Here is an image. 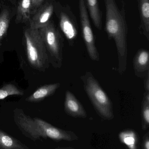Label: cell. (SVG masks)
<instances>
[{
  "mask_svg": "<svg viewBox=\"0 0 149 149\" xmlns=\"http://www.w3.org/2000/svg\"><path fill=\"white\" fill-rule=\"evenodd\" d=\"M106 30L109 39H113L118 58V71L123 74L127 68L128 29L125 17L117 8L115 0H105Z\"/></svg>",
  "mask_w": 149,
  "mask_h": 149,
  "instance_id": "cell-1",
  "label": "cell"
},
{
  "mask_svg": "<svg viewBox=\"0 0 149 149\" xmlns=\"http://www.w3.org/2000/svg\"><path fill=\"white\" fill-rule=\"evenodd\" d=\"M14 116L15 122L18 127L31 139L38 140L43 137L69 141L77 139L73 132L58 128L39 118H31L22 109L14 110Z\"/></svg>",
  "mask_w": 149,
  "mask_h": 149,
  "instance_id": "cell-2",
  "label": "cell"
},
{
  "mask_svg": "<svg viewBox=\"0 0 149 149\" xmlns=\"http://www.w3.org/2000/svg\"><path fill=\"white\" fill-rule=\"evenodd\" d=\"M80 79L86 93L96 112L105 120L113 119V103L94 75L90 72H87Z\"/></svg>",
  "mask_w": 149,
  "mask_h": 149,
  "instance_id": "cell-3",
  "label": "cell"
},
{
  "mask_svg": "<svg viewBox=\"0 0 149 149\" xmlns=\"http://www.w3.org/2000/svg\"><path fill=\"white\" fill-rule=\"evenodd\" d=\"M24 38L28 62L35 69L45 70L49 67L50 62L39 30L26 29Z\"/></svg>",
  "mask_w": 149,
  "mask_h": 149,
  "instance_id": "cell-4",
  "label": "cell"
},
{
  "mask_svg": "<svg viewBox=\"0 0 149 149\" xmlns=\"http://www.w3.org/2000/svg\"><path fill=\"white\" fill-rule=\"evenodd\" d=\"M38 30L45 45L50 63L55 68H60L63 62L64 47V39L60 32L51 22Z\"/></svg>",
  "mask_w": 149,
  "mask_h": 149,
  "instance_id": "cell-5",
  "label": "cell"
},
{
  "mask_svg": "<svg viewBox=\"0 0 149 149\" xmlns=\"http://www.w3.org/2000/svg\"><path fill=\"white\" fill-rule=\"evenodd\" d=\"M80 17L83 39L89 56L93 61H99V55L95 44L94 36L89 21L85 0H80Z\"/></svg>",
  "mask_w": 149,
  "mask_h": 149,
  "instance_id": "cell-6",
  "label": "cell"
},
{
  "mask_svg": "<svg viewBox=\"0 0 149 149\" xmlns=\"http://www.w3.org/2000/svg\"><path fill=\"white\" fill-rule=\"evenodd\" d=\"M59 26L71 46H73L78 35V25L75 17L67 7L66 10L60 12Z\"/></svg>",
  "mask_w": 149,
  "mask_h": 149,
  "instance_id": "cell-7",
  "label": "cell"
},
{
  "mask_svg": "<svg viewBox=\"0 0 149 149\" xmlns=\"http://www.w3.org/2000/svg\"><path fill=\"white\" fill-rule=\"evenodd\" d=\"M53 11L54 7L52 3H46L42 5L30 19V28L39 29L47 25L50 22Z\"/></svg>",
  "mask_w": 149,
  "mask_h": 149,
  "instance_id": "cell-8",
  "label": "cell"
},
{
  "mask_svg": "<svg viewBox=\"0 0 149 149\" xmlns=\"http://www.w3.org/2000/svg\"><path fill=\"white\" fill-rule=\"evenodd\" d=\"M64 110L68 115L76 118H85L87 113L82 104L69 90L66 92Z\"/></svg>",
  "mask_w": 149,
  "mask_h": 149,
  "instance_id": "cell-9",
  "label": "cell"
},
{
  "mask_svg": "<svg viewBox=\"0 0 149 149\" xmlns=\"http://www.w3.org/2000/svg\"><path fill=\"white\" fill-rule=\"evenodd\" d=\"M135 74L140 78L146 77L149 72V52L145 49L138 51L133 61Z\"/></svg>",
  "mask_w": 149,
  "mask_h": 149,
  "instance_id": "cell-10",
  "label": "cell"
},
{
  "mask_svg": "<svg viewBox=\"0 0 149 149\" xmlns=\"http://www.w3.org/2000/svg\"><path fill=\"white\" fill-rule=\"evenodd\" d=\"M59 83L47 84L38 88L32 94L26 98L25 100L29 102H38L53 95L60 87Z\"/></svg>",
  "mask_w": 149,
  "mask_h": 149,
  "instance_id": "cell-11",
  "label": "cell"
},
{
  "mask_svg": "<svg viewBox=\"0 0 149 149\" xmlns=\"http://www.w3.org/2000/svg\"><path fill=\"white\" fill-rule=\"evenodd\" d=\"M139 6L143 33L149 40V0H139Z\"/></svg>",
  "mask_w": 149,
  "mask_h": 149,
  "instance_id": "cell-12",
  "label": "cell"
},
{
  "mask_svg": "<svg viewBox=\"0 0 149 149\" xmlns=\"http://www.w3.org/2000/svg\"><path fill=\"white\" fill-rule=\"evenodd\" d=\"M31 15V0H20L17 6L16 22L17 23L29 21Z\"/></svg>",
  "mask_w": 149,
  "mask_h": 149,
  "instance_id": "cell-13",
  "label": "cell"
},
{
  "mask_svg": "<svg viewBox=\"0 0 149 149\" xmlns=\"http://www.w3.org/2000/svg\"><path fill=\"white\" fill-rule=\"evenodd\" d=\"M0 149H29L21 142L0 130Z\"/></svg>",
  "mask_w": 149,
  "mask_h": 149,
  "instance_id": "cell-14",
  "label": "cell"
},
{
  "mask_svg": "<svg viewBox=\"0 0 149 149\" xmlns=\"http://www.w3.org/2000/svg\"><path fill=\"white\" fill-rule=\"evenodd\" d=\"M87 2L90 16L94 26L101 30L102 29V16L98 0H87Z\"/></svg>",
  "mask_w": 149,
  "mask_h": 149,
  "instance_id": "cell-15",
  "label": "cell"
},
{
  "mask_svg": "<svg viewBox=\"0 0 149 149\" xmlns=\"http://www.w3.org/2000/svg\"><path fill=\"white\" fill-rule=\"evenodd\" d=\"M119 138L128 149H138V136L134 131L132 130L122 131L119 134Z\"/></svg>",
  "mask_w": 149,
  "mask_h": 149,
  "instance_id": "cell-16",
  "label": "cell"
},
{
  "mask_svg": "<svg viewBox=\"0 0 149 149\" xmlns=\"http://www.w3.org/2000/svg\"><path fill=\"white\" fill-rule=\"evenodd\" d=\"M142 126L143 130L149 127V92H145L143 95L141 109Z\"/></svg>",
  "mask_w": 149,
  "mask_h": 149,
  "instance_id": "cell-17",
  "label": "cell"
},
{
  "mask_svg": "<svg viewBox=\"0 0 149 149\" xmlns=\"http://www.w3.org/2000/svg\"><path fill=\"white\" fill-rule=\"evenodd\" d=\"M24 92L14 84H7L0 88V100H3L10 95H22Z\"/></svg>",
  "mask_w": 149,
  "mask_h": 149,
  "instance_id": "cell-18",
  "label": "cell"
},
{
  "mask_svg": "<svg viewBox=\"0 0 149 149\" xmlns=\"http://www.w3.org/2000/svg\"><path fill=\"white\" fill-rule=\"evenodd\" d=\"M9 21L8 11L4 10L0 15V42L8 31Z\"/></svg>",
  "mask_w": 149,
  "mask_h": 149,
  "instance_id": "cell-19",
  "label": "cell"
},
{
  "mask_svg": "<svg viewBox=\"0 0 149 149\" xmlns=\"http://www.w3.org/2000/svg\"><path fill=\"white\" fill-rule=\"evenodd\" d=\"M31 15H34L38 9L42 6L44 0H31Z\"/></svg>",
  "mask_w": 149,
  "mask_h": 149,
  "instance_id": "cell-20",
  "label": "cell"
},
{
  "mask_svg": "<svg viewBox=\"0 0 149 149\" xmlns=\"http://www.w3.org/2000/svg\"><path fill=\"white\" fill-rule=\"evenodd\" d=\"M143 149H149V134L148 133L144 136L143 143Z\"/></svg>",
  "mask_w": 149,
  "mask_h": 149,
  "instance_id": "cell-21",
  "label": "cell"
},
{
  "mask_svg": "<svg viewBox=\"0 0 149 149\" xmlns=\"http://www.w3.org/2000/svg\"><path fill=\"white\" fill-rule=\"evenodd\" d=\"M144 81V88L145 92H149V72L145 77Z\"/></svg>",
  "mask_w": 149,
  "mask_h": 149,
  "instance_id": "cell-22",
  "label": "cell"
},
{
  "mask_svg": "<svg viewBox=\"0 0 149 149\" xmlns=\"http://www.w3.org/2000/svg\"><path fill=\"white\" fill-rule=\"evenodd\" d=\"M57 149H74L73 148H59Z\"/></svg>",
  "mask_w": 149,
  "mask_h": 149,
  "instance_id": "cell-23",
  "label": "cell"
}]
</instances>
